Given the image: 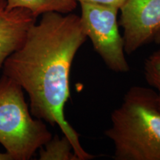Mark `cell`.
Instances as JSON below:
<instances>
[{
  "instance_id": "cell-4",
  "label": "cell",
  "mask_w": 160,
  "mask_h": 160,
  "mask_svg": "<svg viewBox=\"0 0 160 160\" xmlns=\"http://www.w3.org/2000/svg\"><path fill=\"white\" fill-rule=\"evenodd\" d=\"M80 19L84 31L91 41L94 51L112 71L128 72L130 66L117 21L119 9L88 3H80Z\"/></svg>"
},
{
  "instance_id": "cell-12",
  "label": "cell",
  "mask_w": 160,
  "mask_h": 160,
  "mask_svg": "<svg viewBox=\"0 0 160 160\" xmlns=\"http://www.w3.org/2000/svg\"><path fill=\"white\" fill-rule=\"evenodd\" d=\"M153 42H154L157 45H160V30L158 31L157 35L155 36L154 39H153Z\"/></svg>"
},
{
  "instance_id": "cell-8",
  "label": "cell",
  "mask_w": 160,
  "mask_h": 160,
  "mask_svg": "<svg viewBox=\"0 0 160 160\" xmlns=\"http://www.w3.org/2000/svg\"><path fill=\"white\" fill-rule=\"evenodd\" d=\"M40 160H79L70 140L65 136L58 135L51 139L39 150Z\"/></svg>"
},
{
  "instance_id": "cell-10",
  "label": "cell",
  "mask_w": 160,
  "mask_h": 160,
  "mask_svg": "<svg viewBox=\"0 0 160 160\" xmlns=\"http://www.w3.org/2000/svg\"><path fill=\"white\" fill-rule=\"evenodd\" d=\"M76 1L77 2V3L79 2V4H94V5L111 6V7L117 8L119 9L125 2V0H76Z\"/></svg>"
},
{
  "instance_id": "cell-11",
  "label": "cell",
  "mask_w": 160,
  "mask_h": 160,
  "mask_svg": "<svg viewBox=\"0 0 160 160\" xmlns=\"http://www.w3.org/2000/svg\"><path fill=\"white\" fill-rule=\"evenodd\" d=\"M0 160H13V159L6 152V153H0Z\"/></svg>"
},
{
  "instance_id": "cell-9",
  "label": "cell",
  "mask_w": 160,
  "mask_h": 160,
  "mask_svg": "<svg viewBox=\"0 0 160 160\" xmlns=\"http://www.w3.org/2000/svg\"><path fill=\"white\" fill-rule=\"evenodd\" d=\"M143 73L146 82L157 93V99L160 109V49L151 53L145 60Z\"/></svg>"
},
{
  "instance_id": "cell-2",
  "label": "cell",
  "mask_w": 160,
  "mask_h": 160,
  "mask_svg": "<svg viewBox=\"0 0 160 160\" xmlns=\"http://www.w3.org/2000/svg\"><path fill=\"white\" fill-rule=\"evenodd\" d=\"M105 135L114 160H160V109L151 87L135 85L111 115Z\"/></svg>"
},
{
  "instance_id": "cell-7",
  "label": "cell",
  "mask_w": 160,
  "mask_h": 160,
  "mask_svg": "<svg viewBox=\"0 0 160 160\" xmlns=\"http://www.w3.org/2000/svg\"><path fill=\"white\" fill-rule=\"evenodd\" d=\"M77 7L76 0H0V8L11 11L22 8L29 10L38 17L48 12L72 13Z\"/></svg>"
},
{
  "instance_id": "cell-1",
  "label": "cell",
  "mask_w": 160,
  "mask_h": 160,
  "mask_svg": "<svg viewBox=\"0 0 160 160\" xmlns=\"http://www.w3.org/2000/svg\"><path fill=\"white\" fill-rule=\"evenodd\" d=\"M88 37L79 16L48 12L30 28L22 45L6 59L2 73L22 88L33 117L57 125L79 160L93 159L65 116L73 60Z\"/></svg>"
},
{
  "instance_id": "cell-6",
  "label": "cell",
  "mask_w": 160,
  "mask_h": 160,
  "mask_svg": "<svg viewBox=\"0 0 160 160\" xmlns=\"http://www.w3.org/2000/svg\"><path fill=\"white\" fill-rule=\"evenodd\" d=\"M37 19L25 8H17L11 11L0 8V73L6 59L21 47Z\"/></svg>"
},
{
  "instance_id": "cell-3",
  "label": "cell",
  "mask_w": 160,
  "mask_h": 160,
  "mask_svg": "<svg viewBox=\"0 0 160 160\" xmlns=\"http://www.w3.org/2000/svg\"><path fill=\"white\" fill-rule=\"evenodd\" d=\"M53 135L43 120L31 114L22 88L0 77V143L13 160H29Z\"/></svg>"
},
{
  "instance_id": "cell-5",
  "label": "cell",
  "mask_w": 160,
  "mask_h": 160,
  "mask_svg": "<svg viewBox=\"0 0 160 160\" xmlns=\"http://www.w3.org/2000/svg\"><path fill=\"white\" fill-rule=\"evenodd\" d=\"M119 11L126 54L153 42L160 30V0H125Z\"/></svg>"
}]
</instances>
